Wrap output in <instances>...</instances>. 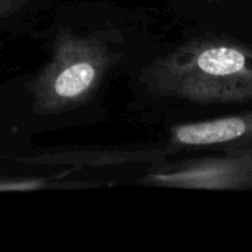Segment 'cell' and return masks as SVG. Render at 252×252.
Masks as SVG:
<instances>
[{
  "label": "cell",
  "mask_w": 252,
  "mask_h": 252,
  "mask_svg": "<svg viewBox=\"0 0 252 252\" xmlns=\"http://www.w3.org/2000/svg\"><path fill=\"white\" fill-rule=\"evenodd\" d=\"M146 90L192 103L252 102V46L198 38L155 59L140 77Z\"/></svg>",
  "instance_id": "6da1fadb"
},
{
  "label": "cell",
  "mask_w": 252,
  "mask_h": 252,
  "mask_svg": "<svg viewBox=\"0 0 252 252\" xmlns=\"http://www.w3.org/2000/svg\"><path fill=\"white\" fill-rule=\"evenodd\" d=\"M118 59L120 53L108 31L84 35L61 31L53 41L49 62L27 84L34 112L52 115L84 103Z\"/></svg>",
  "instance_id": "7a4b0ae2"
},
{
  "label": "cell",
  "mask_w": 252,
  "mask_h": 252,
  "mask_svg": "<svg viewBox=\"0 0 252 252\" xmlns=\"http://www.w3.org/2000/svg\"><path fill=\"white\" fill-rule=\"evenodd\" d=\"M145 182L159 186L192 189H239L252 185V148L152 171Z\"/></svg>",
  "instance_id": "3957f363"
},
{
  "label": "cell",
  "mask_w": 252,
  "mask_h": 252,
  "mask_svg": "<svg viewBox=\"0 0 252 252\" xmlns=\"http://www.w3.org/2000/svg\"><path fill=\"white\" fill-rule=\"evenodd\" d=\"M171 145L185 148L252 142V111L207 121L179 124L171 128Z\"/></svg>",
  "instance_id": "277c9868"
},
{
  "label": "cell",
  "mask_w": 252,
  "mask_h": 252,
  "mask_svg": "<svg viewBox=\"0 0 252 252\" xmlns=\"http://www.w3.org/2000/svg\"><path fill=\"white\" fill-rule=\"evenodd\" d=\"M50 177H7L0 176V192L3 190H38L50 183Z\"/></svg>",
  "instance_id": "5b68a950"
},
{
  "label": "cell",
  "mask_w": 252,
  "mask_h": 252,
  "mask_svg": "<svg viewBox=\"0 0 252 252\" xmlns=\"http://www.w3.org/2000/svg\"><path fill=\"white\" fill-rule=\"evenodd\" d=\"M25 0H0V21L15 13Z\"/></svg>",
  "instance_id": "8992f818"
}]
</instances>
